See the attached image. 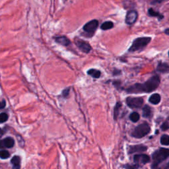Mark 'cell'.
<instances>
[{
    "label": "cell",
    "mask_w": 169,
    "mask_h": 169,
    "mask_svg": "<svg viewBox=\"0 0 169 169\" xmlns=\"http://www.w3.org/2000/svg\"><path fill=\"white\" fill-rule=\"evenodd\" d=\"M121 103L120 102H117L116 104V107L114 108V120H116L119 114V110H120V108H121Z\"/></svg>",
    "instance_id": "obj_23"
},
{
    "label": "cell",
    "mask_w": 169,
    "mask_h": 169,
    "mask_svg": "<svg viewBox=\"0 0 169 169\" xmlns=\"http://www.w3.org/2000/svg\"><path fill=\"white\" fill-rule=\"evenodd\" d=\"M99 26V21L96 19H93L89 21L83 26V29L84 33L88 34L89 36H92L94 35L95 31Z\"/></svg>",
    "instance_id": "obj_5"
},
{
    "label": "cell",
    "mask_w": 169,
    "mask_h": 169,
    "mask_svg": "<svg viewBox=\"0 0 169 169\" xmlns=\"http://www.w3.org/2000/svg\"><path fill=\"white\" fill-rule=\"evenodd\" d=\"M75 43L76 46L78 47V48L80 50L81 52L88 54V53L91 51L92 48L91 45H90L88 42L84 41L83 40L76 38L75 39Z\"/></svg>",
    "instance_id": "obj_7"
},
{
    "label": "cell",
    "mask_w": 169,
    "mask_h": 169,
    "mask_svg": "<svg viewBox=\"0 0 169 169\" xmlns=\"http://www.w3.org/2000/svg\"><path fill=\"white\" fill-rule=\"evenodd\" d=\"M63 1H67V0H63Z\"/></svg>",
    "instance_id": "obj_32"
},
{
    "label": "cell",
    "mask_w": 169,
    "mask_h": 169,
    "mask_svg": "<svg viewBox=\"0 0 169 169\" xmlns=\"http://www.w3.org/2000/svg\"><path fill=\"white\" fill-rule=\"evenodd\" d=\"M5 105H6V102H5L4 100H3L2 101H0V109L5 108Z\"/></svg>",
    "instance_id": "obj_28"
},
{
    "label": "cell",
    "mask_w": 169,
    "mask_h": 169,
    "mask_svg": "<svg viewBox=\"0 0 169 169\" xmlns=\"http://www.w3.org/2000/svg\"><path fill=\"white\" fill-rule=\"evenodd\" d=\"M143 102L142 97H128L126 99V104L131 108H141Z\"/></svg>",
    "instance_id": "obj_6"
},
{
    "label": "cell",
    "mask_w": 169,
    "mask_h": 169,
    "mask_svg": "<svg viewBox=\"0 0 169 169\" xmlns=\"http://www.w3.org/2000/svg\"><path fill=\"white\" fill-rule=\"evenodd\" d=\"M168 155L169 150L166 148H160L158 150L155 151L152 155L153 164L151 168H157L160 163L163 162L168 157Z\"/></svg>",
    "instance_id": "obj_2"
},
{
    "label": "cell",
    "mask_w": 169,
    "mask_h": 169,
    "mask_svg": "<svg viewBox=\"0 0 169 169\" xmlns=\"http://www.w3.org/2000/svg\"><path fill=\"white\" fill-rule=\"evenodd\" d=\"M137 17H138V13H137L136 10H129L127 12L126 16V23L129 25H133V24L136 22Z\"/></svg>",
    "instance_id": "obj_8"
},
{
    "label": "cell",
    "mask_w": 169,
    "mask_h": 169,
    "mask_svg": "<svg viewBox=\"0 0 169 169\" xmlns=\"http://www.w3.org/2000/svg\"><path fill=\"white\" fill-rule=\"evenodd\" d=\"M160 84V77L155 75L151 77L144 83H136L126 89L128 93H141V92H151L155 91Z\"/></svg>",
    "instance_id": "obj_1"
},
{
    "label": "cell",
    "mask_w": 169,
    "mask_h": 169,
    "mask_svg": "<svg viewBox=\"0 0 169 169\" xmlns=\"http://www.w3.org/2000/svg\"><path fill=\"white\" fill-rule=\"evenodd\" d=\"M87 74L89 75H91L93 78L98 79L100 77L101 73H100V71L99 70H95V69H91V70H88V71H87Z\"/></svg>",
    "instance_id": "obj_17"
},
{
    "label": "cell",
    "mask_w": 169,
    "mask_h": 169,
    "mask_svg": "<svg viewBox=\"0 0 169 169\" xmlns=\"http://www.w3.org/2000/svg\"><path fill=\"white\" fill-rule=\"evenodd\" d=\"M139 114L136 112L131 113V114L129 115V119H130V120L133 121V122H137V121L139 120Z\"/></svg>",
    "instance_id": "obj_21"
},
{
    "label": "cell",
    "mask_w": 169,
    "mask_h": 169,
    "mask_svg": "<svg viewBox=\"0 0 169 169\" xmlns=\"http://www.w3.org/2000/svg\"><path fill=\"white\" fill-rule=\"evenodd\" d=\"M168 31H169V29L168 28H166L165 31V33L166 34V35H168L169 33H168Z\"/></svg>",
    "instance_id": "obj_31"
},
{
    "label": "cell",
    "mask_w": 169,
    "mask_h": 169,
    "mask_svg": "<svg viewBox=\"0 0 169 169\" xmlns=\"http://www.w3.org/2000/svg\"><path fill=\"white\" fill-rule=\"evenodd\" d=\"M151 40V38L147 36L139 37V38L135 39L131 46L129 47L128 51L130 52L139 51V50L143 49L148 44H149Z\"/></svg>",
    "instance_id": "obj_3"
},
{
    "label": "cell",
    "mask_w": 169,
    "mask_h": 169,
    "mask_svg": "<svg viewBox=\"0 0 169 169\" xmlns=\"http://www.w3.org/2000/svg\"><path fill=\"white\" fill-rule=\"evenodd\" d=\"M8 115L6 113L0 114V123H4L7 120Z\"/></svg>",
    "instance_id": "obj_24"
},
{
    "label": "cell",
    "mask_w": 169,
    "mask_h": 169,
    "mask_svg": "<svg viewBox=\"0 0 169 169\" xmlns=\"http://www.w3.org/2000/svg\"><path fill=\"white\" fill-rule=\"evenodd\" d=\"M160 143L167 146L169 144V137L168 135L165 134L160 137Z\"/></svg>",
    "instance_id": "obj_20"
},
{
    "label": "cell",
    "mask_w": 169,
    "mask_h": 169,
    "mask_svg": "<svg viewBox=\"0 0 169 169\" xmlns=\"http://www.w3.org/2000/svg\"><path fill=\"white\" fill-rule=\"evenodd\" d=\"M3 135H4V131H3L2 129L0 128V138L2 137Z\"/></svg>",
    "instance_id": "obj_30"
},
{
    "label": "cell",
    "mask_w": 169,
    "mask_h": 169,
    "mask_svg": "<svg viewBox=\"0 0 169 169\" xmlns=\"http://www.w3.org/2000/svg\"><path fill=\"white\" fill-rule=\"evenodd\" d=\"M4 148H5L4 141H3V140H1L0 141V149H4Z\"/></svg>",
    "instance_id": "obj_29"
},
{
    "label": "cell",
    "mask_w": 169,
    "mask_h": 169,
    "mask_svg": "<svg viewBox=\"0 0 169 169\" xmlns=\"http://www.w3.org/2000/svg\"><path fill=\"white\" fill-rule=\"evenodd\" d=\"M133 161L137 165H145L146 163L150 162L149 156L145 154L136 155L133 157Z\"/></svg>",
    "instance_id": "obj_9"
},
{
    "label": "cell",
    "mask_w": 169,
    "mask_h": 169,
    "mask_svg": "<svg viewBox=\"0 0 169 169\" xmlns=\"http://www.w3.org/2000/svg\"><path fill=\"white\" fill-rule=\"evenodd\" d=\"M166 1V0H153V1H151V4L152 5H155V4H161L163 1Z\"/></svg>",
    "instance_id": "obj_27"
},
{
    "label": "cell",
    "mask_w": 169,
    "mask_h": 169,
    "mask_svg": "<svg viewBox=\"0 0 169 169\" xmlns=\"http://www.w3.org/2000/svg\"><path fill=\"white\" fill-rule=\"evenodd\" d=\"M70 88H67V89L63 90V92H62L63 97H65V98L67 97L69 94H70Z\"/></svg>",
    "instance_id": "obj_26"
},
{
    "label": "cell",
    "mask_w": 169,
    "mask_h": 169,
    "mask_svg": "<svg viewBox=\"0 0 169 169\" xmlns=\"http://www.w3.org/2000/svg\"><path fill=\"white\" fill-rule=\"evenodd\" d=\"M11 162L13 164V168H19L21 164V158L18 156H14L12 158Z\"/></svg>",
    "instance_id": "obj_18"
},
{
    "label": "cell",
    "mask_w": 169,
    "mask_h": 169,
    "mask_svg": "<svg viewBox=\"0 0 169 169\" xmlns=\"http://www.w3.org/2000/svg\"><path fill=\"white\" fill-rule=\"evenodd\" d=\"M55 41L59 44L64 46H67L71 44V41L65 36H58L54 37Z\"/></svg>",
    "instance_id": "obj_11"
},
{
    "label": "cell",
    "mask_w": 169,
    "mask_h": 169,
    "mask_svg": "<svg viewBox=\"0 0 169 169\" xmlns=\"http://www.w3.org/2000/svg\"><path fill=\"white\" fill-rule=\"evenodd\" d=\"M168 127H169L168 126V120H166L165 122H164L162 124V126H160V128L163 131H166L168 129Z\"/></svg>",
    "instance_id": "obj_25"
},
{
    "label": "cell",
    "mask_w": 169,
    "mask_h": 169,
    "mask_svg": "<svg viewBox=\"0 0 169 169\" xmlns=\"http://www.w3.org/2000/svg\"><path fill=\"white\" fill-rule=\"evenodd\" d=\"M114 27V23L112 21H106V22L103 23L101 26H100V28L103 31L109 30V29L112 28Z\"/></svg>",
    "instance_id": "obj_19"
},
{
    "label": "cell",
    "mask_w": 169,
    "mask_h": 169,
    "mask_svg": "<svg viewBox=\"0 0 169 169\" xmlns=\"http://www.w3.org/2000/svg\"><path fill=\"white\" fill-rule=\"evenodd\" d=\"M10 157V153L6 150L0 151V158L3 159H6Z\"/></svg>",
    "instance_id": "obj_22"
},
{
    "label": "cell",
    "mask_w": 169,
    "mask_h": 169,
    "mask_svg": "<svg viewBox=\"0 0 169 169\" xmlns=\"http://www.w3.org/2000/svg\"><path fill=\"white\" fill-rule=\"evenodd\" d=\"M160 100H161L160 95L159 94L155 93L152 94L151 96L149 97V102L151 103V104L156 105V104H158V103L160 102Z\"/></svg>",
    "instance_id": "obj_13"
},
{
    "label": "cell",
    "mask_w": 169,
    "mask_h": 169,
    "mask_svg": "<svg viewBox=\"0 0 169 169\" xmlns=\"http://www.w3.org/2000/svg\"><path fill=\"white\" fill-rule=\"evenodd\" d=\"M151 108L148 105H145L143 108V117L144 118H150L151 116Z\"/></svg>",
    "instance_id": "obj_16"
},
{
    "label": "cell",
    "mask_w": 169,
    "mask_h": 169,
    "mask_svg": "<svg viewBox=\"0 0 169 169\" xmlns=\"http://www.w3.org/2000/svg\"><path fill=\"white\" fill-rule=\"evenodd\" d=\"M148 15L151 16V17H157L159 21L162 20L164 18V16L163 15H161L159 12L156 11L153 9V8H150V9H149V10H148Z\"/></svg>",
    "instance_id": "obj_14"
},
{
    "label": "cell",
    "mask_w": 169,
    "mask_h": 169,
    "mask_svg": "<svg viewBox=\"0 0 169 169\" xmlns=\"http://www.w3.org/2000/svg\"><path fill=\"white\" fill-rule=\"evenodd\" d=\"M3 141H4L5 147H7V148H11L14 146V145H15L14 139L11 137H7V138H5V139L3 140Z\"/></svg>",
    "instance_id": "obj_15"
},
{
    "label": "cell",
    "mask_w": 169,
    "mask_h": 169,
    "mask_svg": "<svg viewBox=\"0 0 169 169\" xmlns=\"http://www.w3.org/2000/svg\"><path fill=\"white\" fill-rule=\"evenodd\" d=\"M168 65L166 63H163L160 62L158 63L157 67V71L160 73H168Z\"/></svg>",
    "instance_id": "obj_12"
},
{
    "label": "cell",
    "mask_w": 169,
    "mask_h": 169,
    "mask_svg": "<svg viewBox=\"0 0 169 169\" xmlns=\"http://www.w3.org/2000/svg\"><path fill=\"white\" fill-rule=\"evenodd\" d=\"M151 131L150 126L146 122L139 124L134 128L131 133V136L135 138H142L149 133Z\"/></svg>",
    "instance_id": "obj_4"
},
{
    "label": "cell",
    "mask_w": 169,
    "mask_h": 169,
    "mask_svg": "<svg viewBox=\"0 0 169 169\" xmlns=\"http://www.w3.org/2000/svg\"><path fill=\"white\" fill-rule=\"evenodd\" d=\"M147 149V147L143 145H133V146L129 147L128 153L129 154H131V153H143L146 151Z\"/></svg>",
    "instance_id": "obj_10"
}]
</instances>
